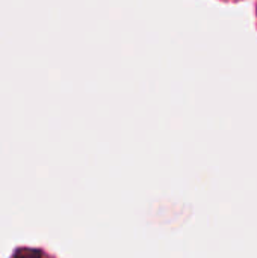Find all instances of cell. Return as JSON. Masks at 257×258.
Masks as SVG:
<instances>
[{
	"mask_svg": "<svg viewBox=\"0 0 257 258\" xmlns=\"http://www.w3.org/2000/svg\"><path fill=\"white\" fill-rule=\"evenodd\" d=\"M41 254L38 251H33V249H20L15 257L14 258H39Z\"/></svg>",
	"mask_w": 257,
	"mask_h": 258,
	"instance_id": "obj_1",
	"label": "cell"
}]
</instances>
